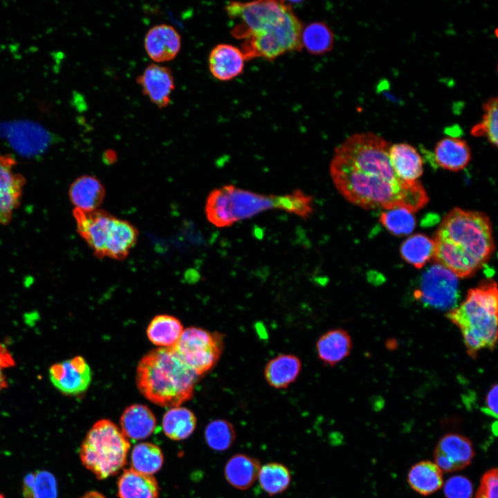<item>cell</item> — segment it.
<instances>
[{
  "label": "cell",
  "mask_w": 498,
  "mask_h": 498,
  "mask_svg": "<svg viewBox=\"0 0 498 498\" xmlns=\"http://www.w3.org/2000/svg\"><path fill=\"white\" fill-rule=\"evenodd\" d=\"M390 144L378 135L355 133L334 151L329 172L338 192L366 210L405 208L414 213L429 201L418 181L400 178L389 158Z\"/></svg>",
  "instance_id": "6da1fadb"
},
{
  "label": "cell",
  "mask_w": 498,
  "mask_h": 498,
  "mask_svg": "<svg viewBox=\"0 0 498 498\" xmlns=\"http://www.w3.org/2000/svg\"><path fill=\"white\" fill-rule=\"evenodd\" d=\"M225 11L234 22L232 36L243 40L241 50L246 60L256 57L273 60L302 48L303 24L285 1L230 2Z\"/></svg>",
  "instance_id": "7a4b0ae2"
},
{
  "label": "cell",
  "mask_w": 498,
  "mask_h": 498,
  "mask_svg": "<svg viewBox=\"0 0 498 498\" xmlns=\"http://www.w3.org/2000/svg\"><path fill=\"white\" fill-rule=\"evenodd\" d=\"M434 241V262L458 278L476 273L488 261L495 248L488 216L460 208H454L444 216Z\"/></svg>",
  "instance_id": "3957f363"
},
{
  "label": "cell",
  "mask_w": 498,
  "mask_h": 498,
  "mask_svg": "<svg viewBox=\"0 0 498 498\" xmlns=\"http://www.w3.org/2000/svg\"><path fill=\"white\" fill-rule=\"evenodd\" d=\"M198 378L174 347L151 350L139 361L136 371L140 392L164 407H178L191 399Z\"/></svg>",
  "instance_id": "277c9868"
},
{
  "label": "cell",
  "mask_w": 498,
  "mask_h": 498,
  "mask_svg": "<svg viewBox=\"0 0 498 498\" xmlns=\"http://www.w3.org/2000/svg\"><path fill=\"white\" fill-rule=\"evenodd\" d=\"M273 208L306 219L313 210V199L299 190L280 196H266L228 185L209 194L205 212L212 224L224 228Z\"/></svg>",
  "instance_id": "5b68a950"
},
{
  "label": "cell",
  "mask_w": 498,
  "mask_h": 498,
  "mask_svg": "<svg viewBox=\"0 0 498 498\" xmlns=\"http://www.w3.org/2000/svg\"><path fill=\"white\" fill-rule=\"evenodd\" d=\"M497 286L486 279L468 290L448 318L461 331L468 354L475 358L483 349H493L497 339Z\"/></svg>",
  "instance_id": "8992f818"
},
{
  "label": "cell",
  "mask_w": 498,
  "mask_h": 498,
  "mask_svg": "<svg viewBox=\"0 0 498 498\" xmlns=\"http://www.w3.org/2000/svg\"><path fill=\"white\" fill-rule=\"evenodd\" d=\"M129 439L111 421L101 419L87 432L79 450L82 465L98 479L118 473L126 464Z\"/></svg>",
  "instance_id": "52a82bcc"
},
{
  "label": "cell",
  "mask_w": 498,
  "mask_h": 498,
  "mask_svg": "<svg viewBox=\"0 0 498 498\" xmlns=\"http://www.w3.org/2000/svg\"><path fill=\"white\" fill-rule=\"evenodd\" d=\"M173 347L200 376L212 369L219 361L223 349V337L218 332L191 326L183 330Z\"/></svg>",
  "instance_id": "ba28073f"
},
{
  "label": "cell",
  "mask_w": 498,
  "mask_h": 498,
  "mask_svg": "<svg viewBox=\"0 0 498 498\" xmlns=\"http://www.w3.org/2000/svg\"><path fill=\"white\" fill-rule=\"evenodd\" d=\"M415 298L425 306L452 311L459 298L458 277L443 266L434 263L421 275Z\"/></svg>",
  "instance_id": "9c48e42d"
},
{
  "label": "cell",
  "mask_w": 498,
  "mask_h": 498,
  "mask_svg": "<svg viewBox=\"0 0 498 498\" xmlns=\"http://www.w3.org/2000/svg\"><path fill=\"white\" fill-rule=\"evenodd\" d=\"M73 215L78 234L98 258L104 257L116 216L100 209L82 210L74 208Z\"/></svg>",
  "instance_id": "30bf717a"
},
{
  "label": "cell",
  "mask_w": 498,
  "mask_h": 498,
  "mask_svg": "<svg viewBox=\"0 0 498 498\" xmlns=\"http://www.w3.org/2000/svg\"><path fill=\"white\" fill-rule=\"evenodd\" d=\"M49 376L53 385L61 393L77 396L86 391L92 373L84 358L75 356L53 365L49 369Z\"/></svg>",
  "instance_id": "8fae6325"
},
{
  "label": "cell",
  "mask_w": 498,
  "mask_h": 498,
  "mask_svg": "<svg viewBox=\"0 0 498 498\" xmlns=\"http://www.w3.org/2000/svg\"><path fill=\"white\" fill-rule=\"evenodd\" d=\"M17 162L8 154H0V224L6 225L20 204L24 177L15 171Z\"/></svg>",
  "instance_id": "7c38bea8"
},
{
  "label": "cell",
  "mask_w": 498,
  "mask_h": 498,
  "mask_svg": "<svg viewBox=\"0 0 498 498\" xmlns=\"http://www.w3.org/2000/svg\"><path fill=\"white\" fill-rule=\"evenodd\" d=\"M474 456V447L468 438L450 433L439 439L434 452V462L443 472H452L469 465Z\"/></svg>",
  "instance_id": "4fadbf2b"
},
{
  "label": "cell",
  "mask_w": 498,
  "mask_h": 498,
  "mask_svg": "<svg viewBox=\"0 0 498 498\" xmlns=\"http://www.w3.org/2000/svg\"><path fill=\"white\" fill-rule=\"evenodd\" d=\"M142 93L158 108L167 107L175 84L172 71L156 64L148 65L137 78Z\"/></svg>",
  "instance_id": "5bb4252c"
},
{
  "label": "cell",
  "mask_w": 498,
  "mask_h": 498,
  "mask_svg": "<svg viewBox=\"0 0 498 498\" xmlns=\"http://www.w3.org/2000/svg\"><path fill=\"white\" fill-rule=\"evenodd\" d=\"M144 46L146 53L153 61L158 63L169 62L179 53L181 38L172 26L158 24L147 31Z\"/></svg>",
  "instance_id": "9a60e30c"
},
{
  "label": "cell",
  "mask_w": 498,
  "mask_h": 498,
  "mask_svg": "<svg viewBox=\"0 0 498 498\" xmlns=\"http://www.w3.org/2000/svg\"><path fill=\"white\" fill-rule=\"evenodd\" d=\"M245 61L240 48L229 44H219L210 51L208 66L216 79L228 81L243 73Z\"/></svg>",
  "instance_id": "2e32d148"
},
{
  "label": "cell",
  "mask_w": 498,
  "mask_h": 498,
  "mask_svg": "<svg viewBox=\"0 0 498 498\" xmlns=\"http://www.w3.org/2000/svg\"><path fill=\"white\" fill-rule=\"evenodd\" d=\"M120 425L122 432L128 439L140 440L154 432L156 419L148 407L133 404L124 410L120 416Z\"/></svg>",
  "instance_id": "e0dca14e"
},
{
  "label": "cell",
  "mask_w": 498,
  "mask_h": 498,
  "mask_svg": "<svg viewBox=\"0 0 498 498\" xmlns=\"http://www.w3.org/2000/svg\"><path fill=\"white\" fill-rule=\"evenodd\" d=\"M315 348L320 361L332 367L349 355L352 341L347 331L335 329L323 333L317 340Z\"/></svg>",
  "instance_id": "ac0fdd59"
},
{
  "label": "cell",
  "mask_w": 498,
  "mask_h": 498,
  "mask_svg": "<svg viewBox=\"0 0 498 498\" xmlns=\"http://www.w3.org/2000/svg\"><path fill=\"white\" fill-rule=\"evenodd\" d=\"M389 158L396 175L403 181H417L423 172V160L416 149L407 143L390 145Z\"/></svg>",
  "instance_id": "d6986e66"
},
{
  "label": "cell",
  "mask_w": 498,
  "mask_h": 498,
  "mask_svg": "<svg viewBox=\"0 0 498 498\" xmlns=\"http://www.w3.org/2000/svg\"><path fill=\"white\" fill-rule=\"evenodd\" d=\"M119 498H158L159 486L156 479L149 474L126 469L117 483Z\"/></svg>",
  "instance_id": "ffe728a7"
},
{
  "label": "cell",
  "mask_w": 498,
  "mask_h": 498,
  "mask_svg": "<svg viewBox=\"0 0 498 498\" xmlns=\"http://www.w3.org/2000/svg\"><path fill=\"white\" fill-rule=\"evenodd\" d=\"M437 164L453 172L463 169L469 163L471 152L468 143L456 137H446L439 140L434 148Z\"/></svg>",
  "instance_id": "44dd1931"
},
{
  "label": "cell",
  "mask_w": 498,
  "mask_h": 498,
  "mask_svg": "<svg viewBox=\"0 0 498 498\" xmlns=\"http://www.w3.org/2000/svg\"><path fill=\"white\" fill-rule=\"evenodd\" d=\"M301 369L302 362L297 356L284 353L268 362L264 369V376L270 387L284 389L295 381Z\"/></svg>",
  "instance_id": "7402d4cb"
},
{
  "label": "cell",
  "mask_w": 498,
  "mask_h": 498,
  "mask_svg": "<svg viewBox=\"0 0 498 498\" xmlns=\"http://www.w3.org/2000/svg\"><path fill=\"white\" fill-rule=\"evenodd\" d=\"M68 194L75 208L93 210L98 209L103 202L105 190L97 178L92 176H82L72 183Z\"/></svg>",
  "instance_id": "603a6c76"
},
{
  "label": "cell",
  "mask_w": 498,
  "mask_h": 498,
  "mask_svg": "<svg viewBox=\"0 0 498 498\" xmlns=\"http://www.w3.org/2000/svg\"><path fill=\"white\" fill-rule=\"evenodd\" d=\"M259 461L244 454H237L227 462L224 473L227 481L239 490L250 488L258 479Z\"/></svg>",
  "instance_id": "cb8c5ba5"
},
{
  "label": "cell",
  "mask_w": 498,
  "mask_h": 498,
  "mask_svg": "<svg viewBox=\"0 0 498 498\" xmlns=\"http://www.w3.org/2000/svg\"><path fill=\"white\" fill-rule=\"evenodd\" d=\"M443 472L431 461H421L411 467L407 482L417 493L427 496L441 489L443 485Z\"/></svg>",
  "instance_id": "d4e9b609"
},
{
  "label": "cell",
  "mask_w": 498,
  "mask_h": 498,
  "mask_svg": "<svg viewBox=\"0 0 498 498\" xmlns=\"http://www.w3.org/2000/svg\"><path fill=\"white\" fill-rule=\"evenodd\" d=\"M138 236L137 228L127 221L116 218L111 235L107 243L104 257L122 260L136 245Z\"/></svg>",
  "instance_id": "484cf974"
},
{
  "label": "cell",
  "mask_w": 498,
  "mask_h": 498,
  "mask_svg": "<svg viewBox=\"0 0 498 498\" xmlns=\"http://www.w3.org/2000/svg\"><path fill=\"white\" fill-rule=\"evenodd\" d=\"M183 326L178 319L169 315L154 317L147 329L149 340L160 347H173L179 340Z\"/></svg>",
  "instance_id": "4316f807"
},
{
  "label": "cell",
  "mask_w": 498,
  "mask_h": 498,
  "mask_svg": "<svg viewBox=\"0 0 498 498\" xmlns=\"http://www.w3.org/2000/svg\"><path fill=\"white\" fill-rule=\"evenodd\" d=\"M196 418L187 408L175 407L167 410L163 416L162 426L165 434L175 441L189 437L195 430Z\"/></svg>",
  "instance_id": "83f0119b"
},
{
  "label": "cell",
  "mask_w": 498,
  "mask_h": 498,
  "mask_svg": "<svg viewBox=\"0 0 498 498\" xmlns=\"http://www.w3.org/2000/svg\"><path fill=\"white\" fill-rule=\"evenodd\" d=\"M434 239L423 234H415L402 243L400 253L403 260L416 268L424 267L434 255Z\"/></svg>",
  "instance_id": "f1b7e54d"
},
{
  "label": "cell",
  "mask_w": 498,
  "mask_h": 498,
  "mask_svg": "<svg viewBox=\"0 0 498 498\" xmlns=\"http://www.w3.org/2000/svg\"><path fill=\"white\" fill-rule=\"evenodd\" d=\"M160 448L151 443L136 445L131 452V468L142 474L152 475L160 470L163 464Z\"/></svg>",
  "instance_id": "f546056e"
},
{
  "label": "cell",
  "mask_w": 498,
  "mask_h": 498,
  "mask_svg": "<svg viewBox=\"0 0 498 498\" xmlns=\"http://www.w3.org/2000/svg\"><path fill=\"white\" fill-rule=\"evenodd\" d=\"M333 34L323 22H313L303 28L301 41L302 47L313 55H322L331 50Z\"/></svg>",
  "instance_id": "4dcf8cb0"
},
{
  "label": "cell",
  "mask_w": 498,
  "mask_h": 498,
  "mask_svg": "<svg viewBox=\"0 0 498 498\" xmlns=\"http://www.w3.org/2000/svg\"><path fill=\"white\" fill-rule=\"evenodd\" d=\"M261 488L270 495L285 491L290 483V474L284 465L273 462L261 466L258 474Z\"/></svg>",
  "instance_id": "1f68e13d"
},
{
  "label": "cell",
  "mask_w": 498,
  "mask_h": 498,
  "mask_svg": "<svg viewBox=\"0 0 498 498\" xmlns=\"http://www.w3.org/2000/svg\"><path fill=\"white\" fill-rule=\"evenodd\" d=\"M22 492L25 498H56L55 478L47 471L29 474L24 479Z\"/></svg>",
  "instance_id": "d6a6232c"
},
{
  "label": "cell",
  "mask_w": 498,
  "mask_h": 498,
  "mask_svg": "<svg viewBox=\"0 0 498 498\" xmlns=\"http://www.w3.org/2000/svg\"><path fill=\"white\" fill-rule=\"evenodd\" d=\"M379 221L389 232L395 236L409 234L416 227L413 212L405 208H394L382 212Z\"/></svg>",
  "instance_id": "836d02e7"
},
{
  "label": "cell",
  "mask_w": 498,
  "mask_h": 498,
  "mask_svg": "<svg viewBox=\"0 0 498 498\" xmlns=\"http://www.w3.org/2000/svg\"><path fill=\"white\" fill-rule=\"evenodd\" d=\"M497 101V97H492L483 104L482 109L484 111V114L482 120L476 124L470 131L471 134L474 136L486 137L495 147L498 144Z\"/></svg>",
  "instance_id": "e575fe53"
},
{
  "label": "cell",
  "mask_w": 498,
  "mask_h": 498,
  "mask_svg": "<svg viewBox=\"0 0 498 498\" xmlns=\"http://www.w3.org/2000/svg\"><path fill=\"white\" fill-rule=\"evenodd\" d=\"M235 437L233 425L226 420H214L208 424L205 430L207 444L216 451H223L230 448Z\"/></svg>",
  "instance_id": "d590c367"
},
{
  "label": "cell",
  "mask_w": 498,
  "mask_h": 498,
  "mask_svg": "<svg viewBox=\"0 0 498 498\" xmlns=\"http://www.w3.org/2000/svg\"><path fill=\"white\" fill-rule=\"evenodd\" d=\"M445 498H472L474 488L472 481L465 476L454 475L443 483Z\"/></svg>",
  "instance_id": "8d00e7d4"
},
{
  "label": "cell",
  "mask_w": 498,
  "mask_h": 498,
  "mask_svg": "<svg viewBox=\"0 0 498 498\" xmlns=\"http://www.w3.org/2000/svg\"><path fill=\"white\" fill-rule=\"evenodd\" d=\"M474 498H498V470H487L481 477Z\"/></svg>",
  "instance_id": "74e56055"
},
{
  "label": "cell",
  "mask_w": 498,
  "mask_h": 498,
  "mask_svg": "<svg viewBox=\"0 0 498 498\" xmlns=\"http://www.w3.org/2000/svg\"><path fill=\"white\" fill-rule=\"evenodd\" d=\"M15 365V362L9 351L3 344L0 343V392L7 386V381L3 373V369L12 367Z\"/></svg>",
  "instance_id": "f35d334b"
},
{
  "label": "cell",
  "mask_w": 498,
  "mask_h": 498,
  "mask_svg": "<svg viewBox=\"0 0 498 498\" xmlns=\"http://www.w3.org/2000/svg\"><path fill=\"white\" fill-rule=\"evenodd\" d=\"M497 384H495L487 393L484 409L487 414L495 418L497 417Z\"/></svg>",
  "instance_id": "ab89813d"
},
{
  "label": "cell",
  "mask_w": 498,
  "mask_h": 498,
  "mask_svg": "<svg viewBox=\"0 0 498 498\" xmlns=\"http://www.w3.org/2000/svg\"><path fill=\"white\" fill-rule=\"evenodd\" d=\"M0 498H5V497L3 496V495H2L1 493H0Z\"/></svg>",
  "instance_id": "60d3db41"
}]
</instances>
